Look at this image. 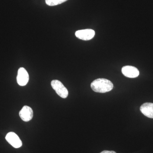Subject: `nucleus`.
Listing matches in <instances>:
<instances>
[{
	"label": "nucleus",
	"mask_w": 153,
	"mask_h": 153,
	"mask_svg": "<svg viewBox=\"0 0 153 153\" xmlns=\"http://www.w3.org/2000/svg\"><path fill=\"white\" fill-rule=\"evenodd\" d=\"M68 0H45L47 5L49 6H54L60 4Z\"/></svg>",
	"instance_id": "9"
},
{
	"label": "nucleus",
	"mask_w": 153,
	"mask_h": 153,
	"mask_svg": "<svg viewBox=\"0 0 153 153\" xmlns=\"http://www.w3.org/2000/svg\"><path fill=\"white\" fill-rule=\"evenodd\" d=\"M6 140L15 148L22 147V143L19 136L14 132H10L7 134L5 137Z\"/></svg>",
	"instance_id": "4"
},
{
	"label": "nucleus",
	"mask_w": 153,
	"mask_h": 153,
	"mask_svg": "<svg viewBox=\"0 0 153 153\" xmlns=\"http://www.w3.org/2000/svg\"><path fill=\"white\" fill-rule=\"evenodd\" d=\"M52 88L56 93L63 98H66L68 94V91L63 83L58 80H53L51 82Z\"/></svg>",
	"instance_id": "2"
},
{
	"label": "nucleus",
	"mask_w": 153,
	"mask_h": 153,
	"mask_svg": "<svg viewBox=\"0 0 153 153\" xmlns=\"http://www.w3.org/2000/svg\"><path fill=\"white\" fill-rule=\"evenodd\" d=\"M95 32L91 29L79 30L75 32L76 38L84 41L91 40L95 36Z\"/></svg>",
	"instance_id": "3"
},
{
	"label": "nucleus",
	"mask_w": 153,
	"mask_h": 153,
	"mask_svg": "<svg viewBox=\"0 0 153 153\" xmlns=\"http://www.w3.org/2000/svg\"><path fill=\"white\" fill-rule=\"evenodd\" d=\"M100 153H117L114 151H103Z\"/></svg>",
	"instance_id": "10"
},
{
	"label": "nucleus",
	"mask_w": 153,
	"mask_h": 153,
	"mask_svg": "<svg viewBox=\"0 0 153 153\" xmlns=\"http://www.w3.org/2000/svg\"><path fill=\"white\" fill-rule=\"evenodd\" d=\"M113 84L111 81L105 78H98L94 80L91 84L92 90L96 92L104 93L112 90Z\"/></svg>",
	"instance_id": "1"
},
{
	"label": "nucleus",
	"mask_w": 153,
	"mask_h": 153,
	"mask_svg": "<svg viewBox=\"0 0 153 153\" xmlns=\"http://www.w3.org/2000/svg\"><path fill=\"white\" fill-rule=\"evenodd\" d=\"M122 72L123 75L129 78H135L139 75L138 69L134 66H126L122 68Z\"/></svg>",
	"instance_id": "6"
},
{
	"label": "nucleus",
	"mask_w": 153,
	"mask_h": 153,
	"mask_svg": "<svg viewBox=\"0 0 153 153\" xmlns=\"http://www.w3.org/2000/svg\"><path fill=\"white\" fill-rule=\"evenodd\" d=\"M140 111L146 117L153 118V103L146 102L144 103L140 108Z\"/></svg>",
	"instance_id": "8"
},
{
	"label": "nucleus",
	"mask_w": 153,
	"mask_h": 153,
	"mask_svg": "<svg viewBox=\"0 0 153 153\" xmlns=\"http://www.w3.org/2000/svg\"><path fill=\"white\" fill-rule=\"evenodd\" d=\"M29 80V75L27 71L23 67L19 68L17 76L18 84L21 86H25L27 84Z\"/></svg>",
	"instance_id": "5"
},
{
	"label": "nucleus",
	"mask_w": 153,
	"mask_h": 153,
	"mask_svg": "<svg viewBox=\"0 0 153 153\" xmlns=\"http://www.w3.org/2000/svg\"><path fill=\"white\" fill-rule=\"evenodd\" d=\"M19 116L22 120L25 122L31 120L33 116V109L30 107L25 105L19 112Z\"/></svg>",
	"instance_id": "7"
}]
</instances>
